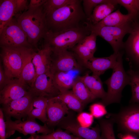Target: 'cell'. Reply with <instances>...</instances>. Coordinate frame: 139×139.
I'll return each instance as SVG.
<instances>
[{
    "label": "cell",
    "mask_w": 139,
    "mask_h": 139,
    "mask_svg": "<svg viewBox=\"0 0 139 139\" xmlns=\"http://www.w3.org/2000/svg\"><path fill=\"white\" fill-rule=\"evenodd\" d=\"M82 1L75 0L73 3L46 14L47 31L59 32L84 24L87 18L83 10Z\"/></svg>",
    "instance_id": "6da1fadb"
},
{
    "label": "cell",
    "mask_w": 139,
    "mask_h": 139,
    "mask_svg": "<svg viewBox=\"0 0 139 139\" xmlns=\"http://www.w3.org/2000/svg\"><path fill=\"white\" fill-rule=\"evenodd\" d=\"M15 16L17 23L25 34L29 43L34 49H38V43L47 31L46 14L42 5L28 8Z\"/></svg>",
    "instance_id": "7a4b0ae2"
},
{
    "label": "cell",
    "mask_w": 139,
    "mask_h": 139,
    "mask_svg": "<svg viewBox=\"0 0 139 139\" xmlns=\"http://www.w3.org/2000/svg\"><path fill=\"white\" fill-rule=\"evenodd\" d=\"M91 32L85 23L77 28L58 32L47 31L43 39L52 51L72 49Z\"/></svg>",
    "instance_id": "3957f363"
},
{
    "label": "cell",
    "mask_w": 139,
    "mask_h": 139,
    "mask_svg": "<svg viewBox=\"0 0 139 139\" xmlns=\"http://www.w3.org/2000/svg\"><path fill=\"white\" fill-rule=\"evenodd\" d=\"M124 54L123 51L120 53L117 63L112 69L111 76L104 82L107 86L108 91L101 103L105 106L113 103H120L123 90L126 86L129 85V77L123 65Z\"/></svg>",
    "instance_id": "277c9868"
},
{
    "label": "cell",
    "mask_w": 139,
    "mask_h": 139,
    "mask_svg": "<svg viewBox=\"0 0 139 139\" xmlns=\"http://www.w3.org/2000/svg\"><path fill=\"white\" fill-rule=\"evenodd\" d=\"M131 20L117 27L98 26L93 25L88 21L86 24L91 32L94 33L97 36L104 39L111 46L114 53H117L123 51V39L126 34L129 33Z\"/></svg>",
    "instance_id": "5b68a950"
},
{
    "label": "cell",
    "mask_w": 139,
    "mask_h": 139,
    "mask_svg": "<svg viewBox=\"0 0 139 139\" xmlns=\"http://www.w3.org/2000/svg\"><path fill=\"white\" fill-rule=\"evenodd\" d=\"M107 118L116 123L121 131L139 136V104L130 103L117 113H109Z\"/></svg>",
    "instance_id": "8992f818"
},
{
    "label": "cell",
    "mask_w": 139,
    "mask_h": 139,
    "mask_svg": "<svg viewBox=\"0 0 139 139\" xmlns=\"http://www.w3.org/2000/svg\"><path fill=\"white\" fill-rule=\"evenodd\" d=\"M0 47L14 48L34 49L18 25L16 18H13L0 30Z\"/></svg>",
    "instance_id": "52a82bcc"
},
{
    "label": "cell",
    "mask_w": 139,
    "mask_h": 139,
    "mask_svg": "<svg viewBox=\"0 0 139 139\" xmlns=\"http://www.w3.org/2000/svg\"><path fill=\"white\" fill-rule=\"evenodd\" d=\"M0 57L5 75L10 81L19 79L24 61L25 48H14L1 47Z\"/></svg>",
    "instance_id": "ba28073f"
},
{
    "label": "cell",
    "mask_w": 139,
    "mask_h": 139,
    "mask_svg": "<svg viewBox=\"0 0 139 139\" xmlns=\"http://www.w3.org/2000/svg\"><path fill=\"white\" fill-rule=\"evenodd\" d=\"M4 118L6 126V138L13 134L16 131L26 136L39 133L47 134L54 131V129L49 128L46 124L43 126L39 124L35 119H26L25 121L16 120L13 121L10 117Z\"/></svg>",
    "instance_id": "9c48e42d"
},
{
    "label": "cell",
    "mask_w": 139,
    "mask_h": 139,
    "mask_svg": "<svg viewBox=\"0 0 139 139\" xmlns=\"http://www.w3.org/2000/svg\"><path fill=\"white\" fill-rule=\"evenodd\" d=\"M129 35L124 42L123 51L129 62L130 69L139 70V18L131 20Z\"/></svg>",
    "instance_id": "30bf717a"
},
{
    "label": "cell",
    "mask_w": 139,
    "mask_h": 139,
    "mask_svg": "<svg viewBox=\"0 0 139 139\" xmlns=\"http://www.w3.org/2000/svg\"><path fill=\"white\" fill-rule=\"evenodd\" d=\"M67 115L57 125L59 128L84 139H104L100 135L99 126L91 128L83 127L78 123L73 113L69 112Z\"/></svg>",
    "instance_id": "8fae6325"
},
{
    "label": "cell",
    "mask_w": 139,
    "mask_h": 139,
    "mask_svg": "<svg viewBox=\"0 0 139 139\" xmlns=\"http://www.w3.org/2000/svg\"><path fill=\"white\" fill-rule=\"evenodd\" d=\"M33 97L29 92L22 97L2 105L1 108L4 117H13L19 120L26 119L29 113L33 108Z\"/></svg>",
    "instance_id": "7c38bea8"
},
{
    "label": "cell",
    "mask_w": 139,
    "mask_h": 139,
    "mask_svg": "<svg viewBox=\"0 0 139 139\" xmlns=\"http://www.w3.org/2000/svg\"><path fill=\"white\" fill-rule=\"evenodd\" d=\"M28 91L34 97L48 98L57 97L60 93L54 84L53 73L51 70L38 76Z\"/></svg>",
    "instance_id": "4fadbf2b"
},
{
    "label": "cell",
    "mask_w": 139,
    "mask_h": 139,
    "mask_svg": "<svg viewBox=\"0 0 139 139\" xmlns=\"http://www.w3.org/2000/svg\"><path fill=\"white\" fill-rule=\"evenodd\" d=\"M74 53L67 49L52 51L51 71L67 72L80 70V65L77 62Z\"/></svg>",
    "instance_id": "5bb4252c"
},
{
    "label": "cell",
    "mask_w": 139,
    "mask_h": 139,
    "mask_svg": "<svg viewBox=\"0 0 139 139\" xmlns=\"http://www.w3.org/2000/svg\"><path fill=\"white\" fill-rule=\"evenodd\" d=\"M69 108L57 96L48 98L46 106L47 120L46 124L49 128L57 126L69 112Z\"/></svg>",
    "instance_id": "9a60e30c"
},
{
    "label": "cell",
    "mask_w": 139,
    "mask_h": 139,
    "mask_svg": "<svg viewBox=\"0 0 139 139\" xmlns=\"http://www.w3.org/2000/svg\"><path fill=\"white\" fill-rule=\"evenodd\" d=\"M114 53L110 56L103 57H94L82 62L85 67L90 70L93 74L99 76L107 70L112 69L115 66L120 53Z\"/></svg>",
    "instance_id": "2e32d148"
},
{
    "label": "cell",
    "mask_w": 139,
    "mask_h": 139,
    "mask_svg": "<svg viewBox=\"0 0 139 139\" xmlns=\"http://www.w3.org/2000/svg\"><path fill=\"white\" fill-rule=\"evenodd\" d=\"M33 48H25L23 52L24 61L20 77L17 81L28 89L33 84L36 77V71L32 62Z\"/></svg>",
    "instance_id": "e0dca14e"
},
{
    "label": "cell",
    "mask_w": 139,
    "mask_h": 139,
    "mask_svg": "<svg viewBox=\"0 0 139 139\" xmlns=\"http://www.w3.org/2000/svg\"><path fill=\"white\" fill-rule=\"evenodd\" d=\"M37 50V52L34 51L32 59L36 71L35 79L39 75L50 70L52 53L51 48L46 44Z\"/></svg>",
    "instance_id": "ac0fdd59"
},
{
    "label": "cell",
    "mask_w": 139,
    "mask_h": 139,
    "mask_svg": "<svg viewBox=\"0 0 139 139\" xmlns=\"http://www.w3.org/2000/svg\"><path fill=\"white\" fill-rule=\"evenodd\" d=\"M29 93L28 89L17 81H12L0 90V104L1 105L6 104Z\"/></svg>",
    "instance_id": "d6986e66"
},
{
    "label": "cell",
    "mask_w": 139,
    "mask_h": 139,
    "mask_svg": "<svg viewBox=\"0 0 139 139\" xmlns=\"http://www.w3.org/2000/svg\"><path fill=\"white\" fill-rule=\"evenodd\" d=\"M117 5L116 0H109L108 2L98 5L91 16L87 19V21L93 25L97 24L112 13Z\"/></svg>",
    "instance_id": "ffe728a7"
},
{
    "label": "cell",
    "mask_w": 139,
    "mask_h": 139,
    "mask_svg": "<svg viewBox=\"0 0 139 139\" xmlns=\"http://www.w3.org/2000/svg\"><path fill=\"white\" fill-rule=\"evenodd\" d=\"M92 94L96 99H103L106 96V92L104 90L103 84L99 76L87 73L84 75L79 76Z\"/></svg>",
    "instance_id": "44dd1931"
},
{
    "label": "cell",
    "mask_w": 139,
    "mask_h": 139,
    "mask_svg": "<svg viewBox=\"0 0 139 139\" xmlns=\"http://www.w3.org/2000/svg\"><path fill=\"white\" fill-rule=\"evenodd\" d=\"M133 18L130 14H123L119 9H118L95 25L100 26H119L128 22Z\"/></svg>",
    "instance_id": "7402d4cb"
},
{
    "label": "cell",
    "mask_w": 139,
    "mask_h": 139,
    "mask_svg": "<svg viewBox=\"0 0 139 139\" xmlns=\"http://www.w3.org/2000/svg\"><path fill=\"white\" fill-rule=\"evenodd\" d=\"M72 89L73 92L84 106L96 99L79 76L75 80Z\"/></svg>",
    "instance_id": "603a6c76"
},
{
    "label": "cell",
    "mask_w": 139,
    "mask_h": 139,
    "mask_svg": "<svg viewBox=\"0 0 139 139\" xmlns=\"http://www.w3.org/2000/svg\"><path fill=\"white\" fill-rule=\"evenodd\" d=\"M53 73L54 84L60 92L72 88L75 80L71 74L63 72Z\"/></svg>",
    "instance_id": "cb8c5ba5"
},
{
    "label": "cell",
    "mask_w": 139,
    "mask_h": 139,
    "mask_svg": "<svg viewBox=\"0 0 139 139\" xmlns=\"http://www.w3.org/2000/svg\"><path fill=\"white\" fill-rule=\"evenodd\" d=\"M0 30L15 15L14 0L0 1Z\"/></svg>",
    "instance_id": "d4e9b609"
},
{
    "label": "cell",
    "mask_w": 139,
    "mask_h": 139,
    "mask_svg": "<svg viewBox=\"0 0 139 139\" xmlns=\"http://www.w3.org/2000/svg\"><path fill=\"white\" fill-rule=\"evenodd\" d=\"M62 100L68 107L73 111L80 113L82 112L85 106L73 92L69 90L60 92L57 96Z\"/></svg>",
    "instance_id": "484cf974"
},
{
    "label": "cell",
    "mask_w": 139,
    "mask_h": 139,
    "mask_svg": "<svg viewBox=\"0 0 139 139\" xmlns=\"http://www.w3.org/2000/svg\"><path fill=\"white\" fill-rule=\"evenodd\" d=\"M127 72L129 77L132 92L130 103L139 104V70L130 69Z\"/></svg>",
    "instance_id": "4316f807"
},
{
    "label": "cell",
    "mask_w": 139,
    "mask_h": 139,
    "mask_svg": "<svg viewBox=\"0 0 139 139\" xmlns=\"http://www.w3.org/2000/svg\"><path fill=\"white\" fill-rule=\"evenodd\" d=\"M101 136L104 139H116L113 129L114 123L108 118L100 119L98 120Z\"/></svg>",
    "instance_id": "83f0119b"
},
{
    "label": "cell",
    "mask_w": 139,
    "mask_h": 139,
    "mask_svg": "<svg viewBox=\"0 0 139 139\" xmlns=\"http://www.w3.org/2000/svg\"><path fill=\"white\" fill-rule=\"evenodd\" d=\"M75 0H47L42 5L46 14L74 2Z\"/></svg>",
    "instance_id": "f1b7e54d"
},
{
    "label": "cell",
    "mask_w": 139,
    "mask_h": 139,
    "mask_svg": "<svg viewBox=\"0 0 139 139\" xmlns=\"http://www.w3.org/2000/svg\"><path fill=\"white\" fill-rule=\"evenodd\" d=\"M70 133L59 128L49 134L35 136L37 139H74L76 136Z\"/></svg>",
    "instance_id": "f546056e"
},
{
    "label": "cell",
    "mask_w": 139,
    "mask_h": 139,
    "mask_svg": "<svg viewBox=\"0 0 139 139\" xmlns=\"http://www.w3.org/2000/svg\"><path fill=\"white\" fill-rule=\"evenodd\" d=\"M72 49L82 62L94 57V53L81 41Z\"/></svg>",
    "instance_id": "4dcf8cb0"
},
{
    "label": "cell",
    "mask_w": 139,
    "mask_h": 139,
    "mask_svg": "<svg viewBox=\"0 0 139 139\" xmlns=\"http://www.w3.org/2000/svg\"><path fill=\"white\" fill-rule=\"evenodd\" d=\"M117 4L124 7L127 10L128 14L133 17L137 16L138 9L137 0H116Z\"/></svg>",
    "instance_id": "1f68e13d"
},
{
    "label": "cell",
    "mask_w": 139,
    "mask_h": 139,
    "mask_svg": "<svg viewBox=\"0 0 139 139\" xmlns=\"http://www.w3.org/2000/svg\"><path fill=\"white\" fill-rule=\"evenodd\" d=\"M109 0H83L82 1L83 10L87 18L91 15L94 8L98 5L108 2Z\"/></svg>",
    "instance_id": "d6a6232c"
},
{
    "label": "cell",
    "mask_w": 139,
    "mask_h": 139,
    "mask_svg": "<svg viewBox=\"0 0 139 139\" xmlns=\"http://www.w3.org/2000/svg\"><path fill=\"white\" fill-rule=\"evenodd\" d=\"M93 118L90 113L82 112L77 116L76 119L79 124L82 126L89 128L93 123Z\"/></svg>",
    "instance_id": "836d02e7"
},
{
    "label": "cell",
    "mask_w": 139,
    "mask_h": 139,
    "mask_svg": "<svg viewBox=\"0 0 139 139\" xmlns=\"http://www.w3.org/2000/svg\"><path fill=\"white\" fill-rule=\"evenodd\" d=\"M105 107L101 102L94 103L90 107V113L94 117L100 118L107 114Z\"/></svg>",
    "instance_id": "e575fe53"
},
{
    "label": "cell",
    "mask_w": 139,
    "mask_h": 139,
    "mask_svg": "<svg viewBox=\"0 0 139 139\" xmlns=\"http://www.w3.org/2000/svg\"><path fill=\"white\" fill-rule=\"evenodd\" d=\"M46 110L40 108H33L28 115L26 119H38L45 124L47 120Z\"/></svg>",
    "instance_id": "d590c367"
},
{
    "label": "cell",
    "mask_w": 139,
    "mask_h": 139,
    "mask_svg": "<svg viewBox=\"0 0 139 139\" xmlns=\"http://www.w3.org/2000/svg\"><path fill=\"white\" fill-rule=\"evenodd\" d=\"M97 37V35L94 33L91 32L89 35L86 36L81 41L94 54L97 49L96 41Z\"/></svg>",
    "instance_id": "8d00e7d4"
},
{
    "label": "cell",
    "mask_w": 139,
    "mask_h": 139,
    "mask_svg": "<svg viewBox=\"0 0 139 139\" xmlns=\"http://www.w3.org/2000/svg\"><path fill=\"white\" fill-rule=\"evenodd\" d=\"M48 99V98L44 97H34L33 100V108H40L46 110V106Z\"/></svg>",
    "instance_id": "74e56055"
},
{
    "label": "cell",
    "mask_w": 139,
    "mask_h": 139,
    "mask_svg": "<svg viewBox=\"0 0 139 139\" xmlns=\"http://www.w3.org/2000/svg\"><path fill=\"white\" fill-rule=\"evenodd\" d=\"M15 15L20 14L21 12L26 9H28L27 5V0H14Z\"/></svg>",
    "instance_id": "f35d334b"
},
{
    "label": "cell",
    "mask_w": 139,
    "mask_h": 139,
    "mask_svg": "<svg viewBox=\"0 0 139 139\" xmlns=\"http://www.w3.org/2000/svg\"><path fill=\"white\" fill-rule=\"evenodd\" d=\"M4 114L2 109H0V139H6V126Z\"/></svg>",
    "instance_id": "ab89813d"
},
{
    "label": "cell",
    "mask_w": 139,
    "mask_h": 139,
    "mask_svg": "<svg viewBox=\"0 0 139 139\" xmlns=\"http://www.w3.org/2000/svg\"><path fill=\"white\" fill-rule=\"evenodd\" d=\"M12 81L9 80L6 77L2 66L0 65V90L7 84Z\"/></svg>",
    "instance_id": "60d3db41"
},
{
    "label": "cell",
    "mask_w": 139,
    "mask_h": 139,
    "mask_svg": "<svg viewBox=\"0 0 139 139\" xmlns=\"http://www.w3.org/2000/svg\"><path fill=\"white\" fill-rule=\"evenodd\" d=\"M47 0H31L28 5V8L38 7L42 6Z\"/></svg>",
    "instance_id": "b9f144b4"
},
{
    "label": "cell",
    "mask_w": 139,
    "mask_h": 139,
    "mask_svg": "<svg viewBox=\"0 0 139 139\" xmlns=\"http://www.w3.org/2000/svg\"><path fill=\"white\" fill-rule=\"evenodd\" d=\"M121 139H138L136 136L130 134L126 133L125 134L121 135Z\"/></svg>",
    "instance_id": "7bdbcfd3"
},
{
    "label": "cell",
    "mask_w": 139,
    "mask_h": 139,
    "mask_svg": "<svg viewBox=\"0 0 139 139\" xmlns=\"http://www.w3.org/2000/svg\"><path fill=\"white\" fill-rule=\"evenodd\" d=\"M13 139H22V137H18L15 138H13ZM26 139H37L36 138L35 134L31 135L30 137H29L28 138H27Z\"/></svg>",
    "instance_id": "ee69618b"
},
{
    "label": "cell",
    "mask_w": 139,
    "mask_h": 139,
    "mask_svg": "<svg viewBox=\"0 0 139 139\" xmlns=\"http://www.w3.org/2000/svg\"><path fill=\"white\" fill-rule=\"evenodd\" d=\"M138 5V11L137 16H139V0H137Z\"/></svg>",
    "instance_id": "f6af8a7d"
},
{
    "label": "cell",
    "mask_w": 139,
    "mask_h": 139,
    "mask_svg": "<svg viewBox=\"0 0 139 139\" xmlns=\"http://www.w3.org/2000/svg\"><path fill=\"white\" fill-rule=\"evenodd\" d=\"M74 139H84L81 137L76 136Z\"/></svg>",
    "instance_id": "bcb514c9"
},
{
    "label": "cell",
    "mask_w": 139,
    "mask_h": 139,
    "mask_svg": "<svg viewBox=\"0 0 139 139\" xmlns=\"http://www.w3.org/2000/svg\"></svg>",
    "instance_id": "7dc6e473"
}]
</instances>
